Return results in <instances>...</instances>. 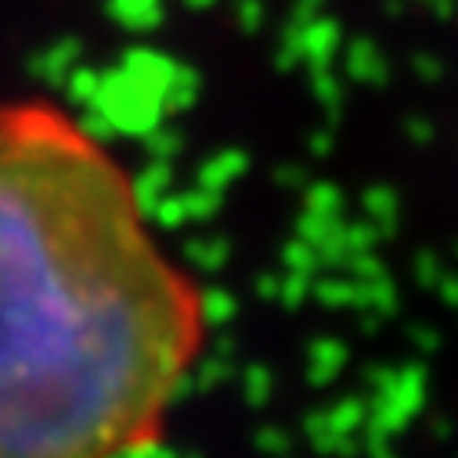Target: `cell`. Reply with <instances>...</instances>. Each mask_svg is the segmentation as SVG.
<instances>
[{"instance_id":"6da1fadb","label":"cell","mask_w":458,"mask_h":458,"mask_svg":"<svg viewBox=\"0 0 458 458\" xmlns=\"http://www.w3.org/2000/svg\"><path fill=\"white\" fill-rule=\"evenodd\" d=\"M206 339L120 156L58 105H0V458L156 447Z\"/></svg>"}]
</instances>
